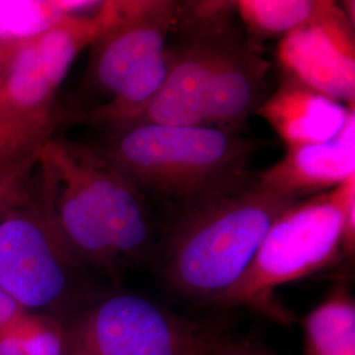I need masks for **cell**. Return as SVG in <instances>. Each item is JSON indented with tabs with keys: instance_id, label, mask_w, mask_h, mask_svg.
<instances>
[{
	"instance_id": "obj_1",
	"label": "cell",
	"mask_w": 355,
	"mask_h": 355,
	"mask_svg": "<svg viewBox=\"0 0 355 355\" xmlns=\"http://www.w3.org/2000/svg\"><path fill=\"white\" fill-rule=\"evenodd\" d=\"M295 200L257 183L179 208L159 248L166 284L193 303L216 305L243 277L272 224Z\"/></svg>"
},
{
	"instance_id": "obj_2",
	"label": "cell",
	"mask_w": 355,
	"mask_h": 355,
	"mask_svg": "<svg viewBox=\"0 0 355 355\" xmlns=\"http://www.w3.org/2000/svg\"><path fill=\"white\" fill-rule=\"evenodd\" d=\"M140 190L190 207L253 177L254 142L208 125L139 124L110 132L95 145Z\"/></svg>"
},
{
	"instance_id": "obj_3",
	"label": "cell",
	"mask_w": 355,
	"mask_h": 355,
	"mask_svg": "<svg viewBox=\"0 0 355 355\" xmlns=\"http://www.w3.org/2000/svg\"><path fill=\"white\" fill-rule=\"evenodd\" d=\"M355 177L288 207L277 218L240 282L217 306H249L282 322L290 316L275 290L354 255Z\"/></svg>"
},
{
	"instance_id": "obj_4",
	"label": "cell",
	"mask_w": 355,
	"mask_h": 355,
	"mask_svg": "<svg viewBox=\"0 0 355 355\" xmlns=\"http://www.w3.org/2000/svg\"><path fill=\"white\" fill-rule=\"evenodd\" d=\"M31 184L0 216V291L29 313L69 320L107 290L70 250Z\"/></svg>"
},
{
	"instance_id": "obj_5",
	"label": "cell",
	"mask_w": 355,
	"mask_h": 355,
	"mask_svg": "<svg viewBox=\"0 0 355 355\" xmlns=\"http://www.w3.org/2000/svg\"><path fill=\"white\" fill-rule=\"evenodd\" d=\"M224 324L179 315L135 292L105 291L69 318L67 355H218Z\"/></svg>"
},
{
	"instance_id": "obj_6",
	"label": "cell",
	"mask_w": 355,
	"mask_h": 355,
	"mask_svg": "<svg viewBox=\"0 0 355 355\" xmlns=\"http://www.w3.org/2000/svg\"><path fill=\"white\" fill-rule=\"evenodd\" d=\"M35 174L38 202L78 261L119 287L124 272L79 159L78 142L51 136L38 152Z\"/></svg>"
},
{
	"instance_id": "obj_7",
	"label": "cell",
	"mask_w": 355,
	"mask_h": 355,
	"mask_svg": "<svg viewBox=\"0 0 355 355\" xmlns=\"http://www.w3.org/2000/svg\"><path fill=\"white\" fill-rule=\"evenodd\" d=\"M130 3L103 1L98 10L67 17L37 37L17 45L0 79V111L55 112V95L76 57L120 23Z\"/></svg>"
},
{
	"instance_id": "obj_8",
	"label": "cell",
	"mask_w": 355,
	"mask_h": 355,
	"mask_svg": "<svg viewBox=\"0 0 355 355\" xmlns=\"http://www.w3.org/2000/svg\"><path fill=\"white\" fill-rule=\"evenodd\" d=\"M234 1L180 3L178 26L183 28L184 38L171 46L174 55L168 76L144 112L127 127L204 125L216 57L234 23Z\"/></svg>"
},
{
	"instance_id": "obj_9",
	"label": "cell",
	"mask_w": 355,
	"mask_h": 355,
	"mask_svg": "<svg viewBox=\"0 0 355 355\" xmlns=\"http://www.w3.org/2000/svg\"><path fill=\"white\" fill-rule=\"evenodd\" d=\"M179 16V1H132L123 20L89 46L83 89L102 98L98 104L111 99L130 76L164 53Z\"/></svg>"
},
{
	"instance_id": "obj_10",
	"label": "cell",
	"mask_w": 355,
	"mask_h": 355,
	"mask_svg": "<svg viewBox=\"0 0 355 355\" xmlns=\"http://www.w3.org/2000/svg\"><path fill=\"white\" fill-rule=\"evenodd\" d=\"M277 55L284 74L354 105V17L343 6L279 40Z\"/></svg>"
},
{
	"instance_id": "obj_11",
	"label": "cell",
	"mask_w": 355,
	"mask_h": 355,
	"mask_svg": "<svg viewBox=\"0 0 355 355\" xmlns=\"http://www.w3.org/2000/svg\"><path fill=\"white\" fill-rule=\"evenodd\" d=\"M78 155L102 214L123 272L146 262L155 250V228L145 193L95 145L78 142Z\"/></svg>"
},
{
	"instance_id": "obj_12",
	"label": "cell",
	"mask_w": 355,
	"mask_h": 355,
	"mask_svg": "<svg viewBox=\"0 0 355 355\" xmlns=\"http://www.w3.org/2000/svg\"><path fill=\"white\" fill-rule=\"evenodd\" d=\"M270 64L233 23L216 57L208 86L204 125L241 133L265 102Z\"/></svg>"
},
{
	"instance_id": "obj_13",
	"label": "cell",
	"mask_w": 355,
	"mask_h": 355,
	"mask_svg": "<svg viewBox=\"0 0 355 355\" xmlns=\"http://www.w3.org/2000/svg\"><path fill=\"white\" fill-rule=\"evenodd\" d=\"M353 177L355 114L334 139L287 148L280 161L257 174V183L274 195L300 202L334 190Z\"/></svg>"
},
{
	"instance_id": "obj_14",
	"label": "cell",
	"mask_w": 355,
	"mask_h": 355,
	"mask_svg": "<svg viewBox=\"0 0 355 355\" xmlns=\"http://www.w3.org/2000/svg\"><path fill=\"white\" fill-rule=\"evenodd\" d=\"M263 117L287 148L321 144L334 139L355 114L347 107L284 74L279 87L259 105Z\"/></svg>"
},
{
	"instance_id": "obj_15",
	"label": "cell",
	"mask_w": 355,
	"mask_h": 355,
	"mask_svg": "<svg viewBox=\"0 0 355 355\" xmlns=\"http://www.w3.org/2000/svg\"><path fill=\"white\" fill-rule=\"evenodd\" d=\"M173 55V48L167 46L164 53L130 76L111 99L89 110L85 116L86 123L114 132L135 121L162 87Z\"/></svg>"
},
{
	"instance_id": "obj_16",
	"label": "cell",
	"mask_w": 355,
	"mask_h": 355,
	"mask_svg": "<svg viewBox=\"0 0 355 355\" xmlns=\"http://www.w3.org/2000/svg\"><path fill=\"white\" fill-rule=\"evenodd\" d=\"M234 4L254 45L272 38L282 40L340 7L338 3L328 0H240Z\"/></svg>"
},
{
	"instance_id": "obj_17",
	"label": "cell",
	"mask_w": 355,
	"mask_h": 355,
	"mask_svg": "<svg viewBox=\"0 0 355 355\" xmlns=\"http://www.w3.org/2000/svg\"><path fill=\"white\" fill-rule=\"evenodd\" d=\"M304 355H355V302L338 286L303 321Z\"/></svg>"
},
{
	"instance_id": "obj_18",
	"label": "cell",
	"mask_w": 355,
	"mask_h": 355,
	"mask_svg": "<svg viewBox=\"0 0 355 355\" xmlns=\"http://www.w3.org/2000/svg\"><path fill=\"white\" fill-rule=\"evenodd\" d=\"M96 0H0V44L17 46L67 17L98 10Z\"/></svg>"
},
{
	"instance_id": "obj_19",
	"label": "cell",
	"mask_w": 355,
	"mask_h": 355,
	"mask_svg": "<svg viewBox=\"0 0 355 355\" xmlns=\"http://www.w3.org/2000/svg\"><path fill=\"white\" fill-rule=\"evenodd\" d=\"M69 354V320L26 312L0 329V355Z\"/></svg>"
},
{
	"instance_id": "obj_20",
	"label": "cell",
	"mask_w": 355,
	"mask_h": 355,
	"mask_svg": "<svg viewBox=\"0 0 355 355\" xmlns=\"http://www.w3.org/2000/svg\"><path fill=\"white\" fill-rule=\"evenodd\" d=\"M61 116L19 114L0 111V173L17 162L37 154L41 146L54 136Z\"/></svg>"
},
{
	"instance_id": "obj_21",
	"label": "cell",
	"mask_w": 355,
	"mask_h": 355,
	"mask_svg": "<svg viewBox=\"0 0 355 355\" xmlns=\"http://www.w3.org/2000/svg\"><path fill=\"white\" fill-rule=\"evenodd\" d=\"M37 154L0 173V216L26 192L35 170Z\"/></svg>"
},
{
	"instance_id": "obj_22",
	"label": "cell",
	"mask_w": 355,
	"mask_h": 355,
	"mask_svg": "<svg viewBox=\"0 0 355 355\" xmlns=\"http://www.w3.org/2000/svg\"><path fill=\"white\" fill-rule=\"evenodd\" d=\"M218 355H266L263 353L262 347L258 343L245 341V340H236L232 337L218 353Z\"/></svg>"
},
{
	"instance_id": "obj_23",
	"label": "cell",
	"mask_w": 355,
	"mask_h": 355,
	"mask_svg": "<svg viewBox=\"0 0 355 355\" xmlns=\"http://www.w3.org/2000/svg\"><path fill=\"white\" fill-rule=\"evenodd\" d=\"M24 311L20 305L16 304L11 297H8L4 292L0 291V329L12 322L13 320L24 315Z\"/></svg>"
},
{
	"instance_id": "obj_24",
	"label": "cell",
	"mask_w": 355,
	"mask_h": 355,
	"mask_svg": "<svg viewBox=\"0 0 355 355\" xmlns=\"http://www.w3.org/2000/svg\"><path fill=\"white\" fill-rule=\"evenodd\" d=\"M15 49H16V46L0 44V79L6 73V69H7V66H8L10 61H11V57H12Z\"/></svg>"
}]
</instances>
